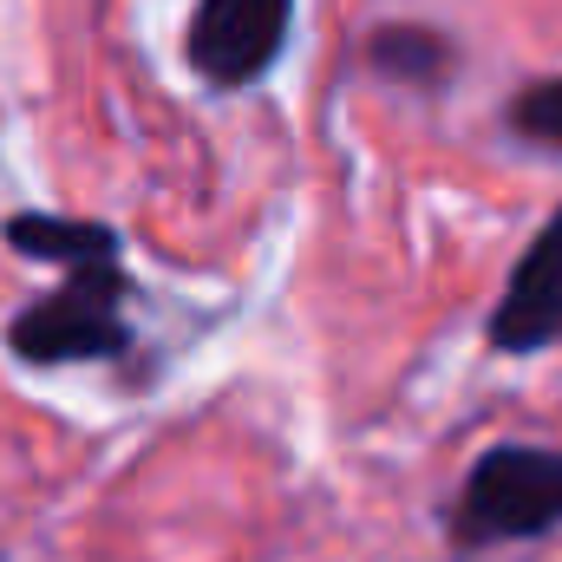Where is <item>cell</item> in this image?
<instances>
[{"instance_id":"1","label":"cell","mask_w":562,"mask_h":562,"mask_svg":"<svg viewBox=\"0 0 562 562\" xmlns=\"http://www.w3.org/2000/svg\"><path fill=\"white\" fill-rule=\"evenodd\" d=\"M13 353L33 367H66V360H119L132 347L125 327V269L119 262H92V269H66L53 294H40L20 321H13Z\"/></svg>"},{"instance_id":"2","label":"cell","mask_w":562,"mask_h":562,"mask_svg":"<svg viewBox=\"0 0 562 562\" xmlns=\"http://www.w3.org/2000/svg\"><path fill=\"white\" fill-rule=\"evenodd\" d=\"M562 524V451H530V445H497L477 458L458 497V543H510Z\"/></svg>"},{"instance_id":"3","label":"cell","mask_w":562,"mask_h":562,"mask_svg":"<svg viewBox=\"0 0 562 562\" xmlns=\"http://www.w3.org/2000/svg\"><path fill=\"white\" fill-rule=\"evenodd\" d=\"M294 0H203L190 20V59L210 86L236 92L276 66Z\"/></svg>"},{"instance_id":"4","label":"cell","mask_w":562,"mask_h":562,"mask_svg":"<svg viewBox=\"0 0 562 562\" xmlns=\"http://www.w3.org/2000/svg\"><path fill=\"white\" fill-rule=\"evenodd\" d=\"M491 340L504 353H537V347L562 340V210L530 243V256L517 262V276L504 288V307L491 314Z\"/></svg>"},{"instance_id":"5","label":"cell","mask_w":562,"mask_h":562,"mask_svg":"<svg viewBox=\"0 0 562 562\" xmlns=\"http://www.w3.org/2000/svg\"><path fill=\"white\" fill-rule=\"evenodd\" d=\"M7 243L33 262H59V269H92V262H119V236L105 223H66V216H13Z\"/></svg>"},{"instance_id":"6","label":"cell","mask_w":562,"mask_h":562,"mask_svg":"<svg viewBox=\"0 0 562 562\" xmlns=\"http://www.w3.org/2000/svg\"><path fill=\"white\" fill-rule=\"evenodd\" d=\"M373 66L393 79H431L445 66V40L413 33V26H386V33H373Z\"/></svg>"},{"instance_id":"7","label":"cell","mask_w":562,"mask_h":562,"mask_svg":"<svg viewBox=\"0 0 562 562\" xmlns=\"http://www.w3.org/2000/svg\"><path fill=\"white\" fill-rule=\"evenodd\" d=\"M517 132H530V138H543V144H562V79L530 86L517 99Z\"/></svg>"}]
</instances>
